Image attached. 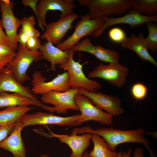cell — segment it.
<instances>
[{
    "instance_id": "cell-1",
    "label": "cell",
    "mask_w": 157,
    "mask_h": 157,
    "mask_svg": "<svg viewBox=\"0 0 157 157\" xmlns=\"http://www.w3.org/2000/svg\"><path fill=\"white\" fill-rule=\"evenodd\" d=\"M72 132L76 134L89 133L98 135L103 138L109 149L115 151L117 147L124 143H138L143 144L149 152L151 157H157L150 147L151 141L145 138L146 131L144 128L134 130H123L113 127H102L93 129L89 126L74 129Z\"/></svg>"
},
{
    "instance_id": "cell-2",
    "label": "cell",
    "mask_w": 157,
    "mask_h": 157,
    "mask_svg": "<svg viewBox=\"0 0 157 157\" xmlns=\"http://www.w3.org/2000/svg\"><path fill=\"white\" fill-rule=\"evenodd\" d=\"M79 4L88 6L90 18L93 19L111 15H123L131 8L130 0H78Z\"/></svg>"
},
{
    "instance_id": "cell-3",
    "label": "cell",
    "mask_w": 157,
    "mask_h": 157,
    "mask_svg": "<svg viewBox=\"0 0 157 157\" xmlns=\"http://www.w3.org/2000/svg\"><path fill=\"white\" fill-rule=\"evenodd\" d=\"M75 51L70 49L67 62L60 65V68L67 70L69 75V85L70 88H82L90 92H96L102 88L101 85L98 81L87 78L85 75L82 68L84 64L73 59Z\"/></svg>"
},
{
    "instance_id": "cell-4",
    "label": "cell",
    "mask_w": 157,
    "mask_h": 157,
    "mask_svg": "<svg viewBox=\"0 0 157 157\" xmlns=\"http://www.w3.org/2000/svg\"><path fill=\"white\" fill-rule=\"evenodd\" d=\"M12 60L7 65L12 70L16 81L23 85L29 79L27 70L33 62L42 59V54L39 51H31L26 47L19 44Z\"/></svg>"
},
{
    "instance_id": "cell-5",
    "label": "cell",
    "mask_w": 157,
    "mask_h": 157,
    "mask_svg": "<svg viewBox=\"0 0 157 157\" xmlns=\"http://www.w3.org/2000/svg\"><path fill=\"white\" fill-rule=\"evenodd\" d=\"M81 18V20L76 23L73 33L57 45V48L63 51L71 49L83 37L90 35L100 28L105 22L103 16L91 19L88 13Z\"/></svg>"
},
{
    "instance_id": "cell-6",
    "label": "cell",
    "mask_w": 157,
    "mask_h": 157,
    "mask_svg": "<svg viewBox=\"0 0 157 157\" xmlns=\"http://www.w3.org/2000/svg\"><path fill=\"white\" fill-rule=\"evenodd\" d=\"M74 101L81 113L76 126L89 121L108 125L112 123L113 116L97 107L87 96L78 93L74 97Z\"/></svg>"
},
{
    "instance_id": "cell-7",
    "label": "cell",
    "mask_w": 157,
    "mask_h": 157,
    "mask_svg": "<svg viewBox=\"0 0 157 157\" xmlns=\"http://www.w3.org/2000/svg\"><path fill=\"white\" fill-rule=\"evenodd\" d=\"M3 92L20 94L33 101L36 104L37 107L51 113L55 112L53 107L44 104L28 87L17 82L15 78L12 70L8 65L0 73V93Z\"/></svg>"
},
{
    "instance_id": "cell-8",
    "label": "cell",
    "mask_w": 157,
    "mask_h": 157,
    "mask_svg": "<svg viewBox=\"0 0 157 157\" xmlns=\"http://www.w3.org/2000/svg\"><path fill=\"white\" fill-rule=\"evenodd\" d=\"M129 72L128 68L119 63L107 65L100 63L89 73L88 77L103 79L113 86L119 88L125 84Z\"/></svg>"
},
{
    "instance_id": "cell-9",
    "label": "cell",
    "mask_w": 157,
    "mask_h": 157,
    "mask_svg": "<svg viewBox=\"0 0 157 157\" xmlns=\"http://www.w3.org/2000/svg\"><path fill=\"white\" fill-rule=\"evenodd\" d=\"M80 117V114L62 117L51 113L38 112L32 114L26 113L21 118L19 121L23 127L37 125L73 126H76V122Z\"/></svg>"
},
{
    "instance_id": "cell-10",
    "label": "cell",
    "mask_w": 157,
    "mask_h": 157,
    "mask_svg": "<svg viewBox=\"0 0 157 157\" xmlns=\"http://www.w3.org/2000/svg\"><path fill=\"white\" fill-rule=\"evenodd\" d=\"M32 76L31 91L35 95H42L52 91L64 92L70 88L69 83V75L67 72L58 74L52 80L47 82H45L47 79L43 76L40 71H35Z\"/></svg>"
},
{
    "instance_id": "cell-11",
    "label": "cell",
    "mask_w": 157,
    "mask_h": 157,
    "mask_svg": "<svg viewBox=\"0 0 157 157\" xmlns=\"http://www.w3.org/2000/svg\"><path fill=\"white\" fill-rule=\"evenodd\" d=\"M14 3L9 0L0 1L1 20L9 41L8 46L15 51L18 45L16 41L17 30L21 26V19L16 17L13 12Z\"/></svg>"
},
{
    "instance_id": "cell-12",
    "label": "cell",
    "mask_w": 157,
    "mask_h": 157,
    "mask_svg": "<svg viewBox=\"0 0 157 157\" xmlns=\"http://www.w3.org/2000/svg\"><path fill=\"white\" fill-rule=\"evenodd\" d=\"M78 93L77 88H70L64 92L52 91L42 95L41 100L43 103L53 105L57 113L65 114L69 110H78L74 101V97Z\"/></svg>"
},
{
    "instance_id": "cell-13",
    "label": "cell",
    "mask_w": 157,
    "mask_h": 157,
    "mask_svg": "<svg viewBox=\"0 0 157 157\" xmlns=\"http://www.w3.org/2000/svg\"><path fill=\"white\" fill-rule=\"evenodd\" d=\"M76 6L73 0H40L37 4L36 11L38 26L44 30L47 24L45 21L47 12L49 10H58L62 13L60 18H64L74 13Z\"/></svg>"
},
{
    "instance_id": "cell-14",
    "label": "cell",
    "mask_w": 157,
    "mask_h": 157,
    "mask_svg": "<svg viewBox=\"0 0 157 157\" xmlns=\"http://www.w3.org/2000/svg\"><path fill=\"white\" fill-rule=\"evenodd\" d=\"M78 93L85 95L98 108L105 111L113 116H118L124 112L121 101L116 96L106 94L100 91L92 92L82 88H78Z\"/></svg>"
},
{
    "instance_id": "cell-15",
    "label": "cell",
    "mask_w": 157,
    "mask_h": 157,
    "mask_svg": "<svg viewBox=\"0 0 157 157\" xmlns=\"http://www.w3.org/2000/svg\"><path fill=\"white\" fill-rule=\"evenodd\" d=\"M128 13L118 17L110 18L104 17L105 23L99 29L91 34L92 37L97 38L102 34L108 27L115 24H124L129 25L132 28L142 25L147 22H157V15L147 16L143 15L130 9Z\"/></svg>"
},
{
    "instance_id": "cell-16",
    "label": "cell",
    "mask_w": 157,
    "mask_h": 157,
    "mask_svg": "<svg viewBox=\"0 0 157 157\" xmlns=\"http://www.w3.org/2000/svg\"><path fill=\"white\" fill-rule=\"evenodd\" d=\"M81 17L74 13L67 17L60 18L58 21L47 24L45 31L40 38L53 45L59 44L69 30L74 27L72 25L73 22L76 19Z\"/></svg>"
},
{
    "instance_id": "cell-17",
    "label": "cell",
    "mask_w": 157,
    "mask_h": 157,
    "mask_svg": "<svg viewBox=\"0 0 157 157\" xmlns=\"http://www.w3.org/2000/svg\"><path fill=\"white\" fill-rule=\"evenodd\" d=\"M71 49L75 52L84 51L89 53L99 60L106 63H118L119 59L120 54L117 51L106 48L100 45L95 46L88 38L81 40Z\"/></svg>"
},
{
    "instance_id": "cell-18",
    "label": "cell",
    "mask_w": 157,
    "mask_h": 157,
    "mask_svg": "<svg viewBox=\"0 0 157 157\" xmlns=\"http://www.w3.org/2000/svg\"><path fill=\"white\" fill-rule=\"evenodd\" d=\"M50 137L57 138L61 143H65L71 149L70 157H81L88 148L92 134L84 133L81 135L72 133L70 135L56 134L50 131Z\"/></svg>"
},
{
    "instance_id": "cell-19",
    "label": "cell",
    "mask_w": 157,
    "mask_h": 157,
    "mask_svg": "<svg viewBox=\"0 0 157 157\" xmlns=\"http://www.w3.org/2000/svg\"><path fill=\"white\" fill-rule=\"evenodd\" d=\"M23 128L19 120L17 121L9 135L0 142V148L10 151L14 157H26L25 147L21 135Z\"/></svg>"
},
{
    "instance_id": "cell-20",
    "label": "cell",
    "mask_w": 157,
    "mask_h": 157,
    "mask_svg": "<svg viewBox=\"0 0 157 157\" xmlns=\"http://www.w3.org/2000/svg\"><path fill=\"white\" fill-rule=\"evenodd\" d=\"M121 46L135 52L144 61H148L157 66V62L148 51L145 38L140 32L138 36L131 33V36L127 37L121 43Z\"/></svg>"
},
{
    "instance_id": "cell-21",
    "label": "cell",
    "mask_w": 157,
    "mask_h": 157,
    "mask_svg": "<svg viewBox=\"0 0 157 157\" xmlns=\"http://www.w3.org/2000/svg\"><path fill=\"white\" fill-rule=\"evenodd\" d=\"M69 49L62 51L50 43L44 42L39 49L42 59H44L51 64L50 70L56 71V65H61L66 62L68 60Z\"/></svg>"
},
{
    "instance_id": "cell-22",
    "label": "cell",
    "mask_w": 157,
    "mask_h": 157,
    "mask_svg": "<svg viewBox=\"0 0 157 157\" xmlns=\"http://www.w3.org/2000/svg\"><path fill=\"white\" fill-rule=\"evenodd\" d=\"M33 108L29 106H14L0 111V125H10L16 123L27 113Z\"/></svg>"
},
{
    "instance_id": "cell-23",
    "label": "cell",
    "mask_w": 157,
    "mask_h": 157,
    "mask_svg": "<svg viewBox=\"0 0 157 157\" xmlns=\"http://www.w3.org/2000/svg\"><path fill=\"white\" fill-rule=\"evenodd\" d=\"M34 106L36 104L30 99L17 93H0V108L14 106Z\"/></svg>"
},
{
    "instance_id": "cell-24",
    "label": "cell",
    "mask_w": 157,
    "mask_h": 157,
    "mask_svg": "<svg viewBox=\"0 0 157 157\" xmlns=\"http://www.w3.org/2000/svg\"><path fill=\"white\" fill-rule=\"evenodd\" d=\"M91 140L94 146L92 150L89 153L90 157H118L117 152L110 151L105 140L99 135L92 134Z\"/></svg>"
},
{
    "instance_id": "cell-25",
    "label": "cell",
    "mask_w": 157,
    "mask_h": 157,
    "mask_svg": "<svg viewBox=\"0 0 157 157\" xmlns=\"http://www.w3.org/2000/svg\"><path fill=\"white\" fill-rule=\"evenodd\" d=\"M130 1L131 9L132 10L147 16L156 15L157 0H130Z\"/></svg>"
},
{
    "instance_id": "cell-26",
    "label": "cell",
    "mask_w": 157,
    "mask_h": 157,
    "mask_svg": "<svg viewBox=\"0 0 157 157\" xmlns=\"http://www.w3.org/2000/svg\"><path fill=\"white\" fill-rule=\"evenodd\" d=\"M148 30V35L145 38L148 49L152 53L157 50V25L156 22H149L145 24Z\"/></svg>"
},
{
    "instance_id": "cell-27",
    "label": "cell",
    "mask_w": 157,
    "mask_h": 157,
    "mask_svg": "<svg viewBox=\"0 0 157 157\" xmlns=\"http://www.w3.org/2000/svg\"><path fill=\"white\" fill-rule=\"evenodd\" d=\"M35 19L33 15L28 17H24L21 19V26L22 31L29 37H39L40 33L35 28Z\"/></svg>"
},
{
    "instance_id": "cell-28",
    "label": "cell",
    "mask_w": 157,
    "mask_h": 157,
    "mask_svg": "<svg viewBox=\"0 0 157 157\" xmlns=\"http://www.w3.org/2000/svg\"><path fill=\"white\" fill-rule=\"evenodd\" d=\"M15 52L8 46L0 44V70H3L12 60Z\"/></svg>"
},
{
    "instance_id": "cell-29",
    "label": "cell",
    "mask_w": 157,
    "mask_h": 157,
    "mask_svg": "<svg viewBox=\"0 0 157 157\" xmlns=\"http://www.w3.org/2000/svg\"><path fill=\"white\" fill-rule=\"evenodd\" d=\"M147 87L140 83H135L131 89L132 96L137 100H141L144 98L147 95Z\"/></svg>"
},
{
    "instance_id": "cell-30",
    "label": "cell",
    "mask_w": 157,
    "mask_h": 157,
    "mask_svg": "<svg viewBox=\"0 0 157 157\" xmlns=\"http://www.w3.org/2000/svg\"><path fill=\"white\" fill-rule=\"evenodd\" d=\"M108 36L112 41L117 43H121L126 38L124 31L117 27L111 29L108 32Z\"/></svg>"
},
{
    "instance_id": "cell-31",
    "label": "cell",
    "mask_w": 157,
    "mask_h": 157,
    "mask_svg": "<svg viewBox=\"0 0 157 157\" xmlns=\"http://www.w3.org/2000/svg\"><path fill=\"white\" fill-rule=\"evenodd\" d=\"M41 45V42L38 37H31L29 38L26 47L31 51L36 52L38 51Z\"/></svg>"
},
{
    "instance_id": "cell-32",
    "label": "cell",
    "mask_w": 157,
    "mask_h": 157,
    "mask_svg": "<svg viewBox=\"0 0 157 157\" xmlns=\"http://www.w3.org/2000/svg\"><path fill=\"white\" fill-rule=\"evenodd\" d=\"M16 123L13 124L2 126L0 125V142L6 138L14 129Z\"/></svg>"
},
{
    "instance_id": "cell-33",
    "label": "cell",
    "mask_w": 157,
    "mask_h": 157,
    "mask_svg": "<svg viewBox=\"0 0 157 157\" xmlns=\"http://www.w3.org/2000/svg\"><path fill=\"white\" fill-rule=\"evenodd\" d=\"M29 37L22 31L21 28L16 38V41L20 45L26 47V44Z\"/></svg>"
},
{
    "instance_id": "cell-34",
    "label": "cell",
    "mask_w": 157,
    "mask_h": 157,
    "mask_svg": "<svg viewBox=\"0 0 157 157\" xmlns=\"http://www.w3.org/2000/svg\"><path fill=\"white\" fill-rule=\"evenodd\" d=\"M38 1V0H22V3L25 6L30 7L33 10L37 17L36 6Z\"/></svg>"
},
{
    "instance_id": "cell-35",
    "label": "cell",
    "mask_w": 157,
    "mask_h": 157,
    "mask_svg": "<svg viewBox=\"0 0 157 157\" xmlns=\"http://www.w3.org/2000/svg\"><path fill=\"white\" fill-rule=\"evenodd\" d=\"M1 20L0 19V44L8 46L9 41L6 34L3 30Z\"/></svg>"
},
{
    "instance_id": "cell-36",
    "label": "cell",
    "mask_w": 157,
    "mask_h": 157,
    "mask_svg": "<svg viewBox=\"0 0 157 157\" xmlns=\"http://www.w3.org/2000/svg\"><path fill=\"white\" fill-rule=\"evenodd\" d=\"M144 153L143 149L141 147L136 148L133 152V157H144Z\"/></svg>"
},
{
    "instance_id": "cell-37",
    "label": "cell",
    "mask_w": 157,
    "mask_h": 157,
    "mask_svg": "<svg viewBox=\"0 0 157 157\" xmlns=\"http://www.w3.org/2000/svg\"><path fill=\"white\" fill-rule=\"evenodd\" d=\"M131 149H129L127 151L123 152L122 151L117 152V157H131Z\"/></svg>"
},
{
    "instance_id": "cell-38",
    "label": "cell",
    "mask_w": 157,
    "mask_h": 157,
    "mask_svg": "<svg viewBox=\"0 0 157 157\" xmlns=\"http://www.w3.org/2000/svg\"><path fill=\"white\" fill-rule=\"evenodd\" d=\"M81 157H90L87 151H85Z\"/></svg>"
},
{
    "instance_id": "cell-39",
    "label": "cell",
    "mask_w": 157,
    "mask_h": 157,
    "mask_svg": "<svg viewBox=\"0 0 157 157\" xmlns=\"http://www.w3.org/2000/svg\"><path fill=\"white\" fill-rule=\"evenodd\" d=\"M147 133L149 134V135H151L152 136H154V137H155L156 138V133L155 132H146V134Z\"/></svg>"
},
{
    "instance_id": "cell-40",
    "label": "cell",
    "mask_w": 157,
    "mask_h": 157,
    "mask_svg": "<svg viewBox=\"0 0 157 157\" xmlns=\"http://www.w3.org/2000/svg\"><path fill=\"white\" fill-rule=\"evenodd\" d=\"M40 157H49V156L47 154H43L41 155Z\"/></svg>"
},
{
    "instance_id": "cell-41",
    "label": "cell",
    "mask_w": 157,
    "mask_h": 157,
    "mask_svg": "<svg viewBox=\"0 0 157 157\" xmlns=\"http://www.w3.org/2000/svg\"><path fill=\"white\" fill-rule=\"evenodd\" d=\"M3 70H0V73L3 71Z\"/></svg>"
},
{
    "instance_id": "cell-42",
    "label": "cell",
    "mask_w": 157,
    "mask_h": 157,
    "mask_svg": "<svg viewBox=\"0 0 157 157\" xmlns=\"http://www.w3.org/2000/svg\"><path fill=\"white\" fill-rule=\"evenodd\" d=\"M1 12V10H0V13Z\"/></svg>"
}]
</instances>
